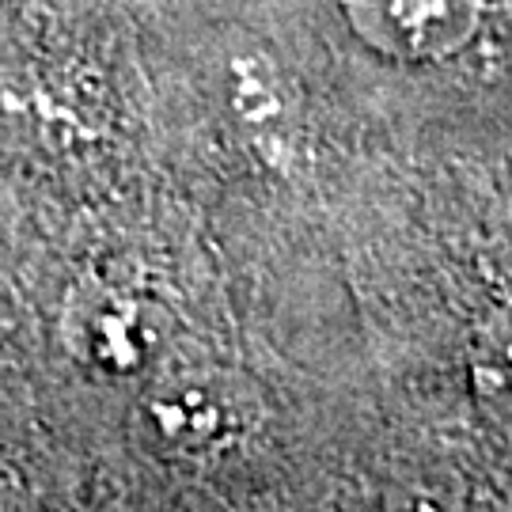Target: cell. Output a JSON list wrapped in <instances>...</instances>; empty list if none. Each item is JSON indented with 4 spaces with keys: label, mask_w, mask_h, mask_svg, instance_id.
<instances>
[{
    "label": "cell",
    "mask_w": 512,
    "mask_h": 512,
    "mask_svg": "<svg viewBox=\"0 0 512 512\" xmlns=\"http://www.w3.org/2000/svg\"><path fill=\"white\" fill-rule=\"evenodd\" d=\"M258 399L224 372H167L148 384L137 429L152 448L183 459H213L247 440Z\"/></svg>",
    "instance_id": "1"
},
{
    "label": "cell",
    "mask_w": 512,
    "mask_h": 512,
    "mask_svg": "<svg viewBox=\"0 0 512 512\" xmlns=\"http://www.w3.org/2000/svg\"><path fill=\"white\" fill-rule=\"evenodd\" d=\"M65 338L76 361L103 376H141L164 349L152 311L118 293H95L73 304Z\"/></svg>",
    "instance_id": "2"
},
{
    "label": "cell",
    "mask_w": 512,
    "mask_h": 512,
    "mask_svg": "<svg viewBox=\"0 0 512 512\" xmlns=\"http://www.w3.org/2000/svg\"><path fill=\"white\" fill-rule=\"evenodd\" d=\"M475 384L490 403H512V311H501L478 334Z\"/></svg>",
    "instance_id": "3"
},
{
    "label": "cell",
    "mask_w": 512,
    "mask_h": 512,
    "mask_svg": "<svg viewBox=\"0 0 512 512\" xmlns=\"http://www.w3.org/2000/svg\"><path fill=\"white\" fill-rule=\"evenodd\" d=\"M418 512H433V509H418Z\"/></svg>",
    "instance_id": "4"
}]
</instances>
